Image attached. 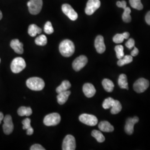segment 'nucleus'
<instances>
[{
	"label": "nucleus",
	"instance_id": "nucleus-12",
	"mask_svg": "<svg viewBox=\"0 0 150 150\" xmlns=\"http://www.w3.org/2000/svg\"><path fill=\"white\" fill-rule=\"evenodd\" d=\"M14 128L13 123L12 122V117L10 115H7L4 118V125H3V129L4 132L6 134H11L13 132Z\"/></svg>",
	"mask_w": 150,
	"mask_h": 150
},
{
	"label": "nucleus",
	"instance_id": "nucleus-4",
	"mask_svg": "<svg viewBox=\"0 0 150 150\" xmlns=\"http://www.w3.org/2000/svg\"><path fill=\"white\" fill-rule=\"evenodd\" d=\"M28 10L31 14L36 15L38 14L42 8V0H30L27 2Z\"/></svg>",
	"mask_w": 150,
	"mask_h": 150
},
{
	"label": "nucleus",
	"instance_id": "nucleus-18",
	"mask_svg": "<svg viewBox=\"0 0 150 150\" xmlns=\"http://www.w3.org/2000/svg\"><path fill=\"white\" fill-rule=\"evenodd\" d=\"M57 96V102L59 105H64L67 101L69 97L70 96L71 92L70 91H66L60 92L58 93Z\"/></svg>",
	"mask_w": 150,
	"mask_h": 150
},
{
	"label": "nucleus",
	"instance_id": "nucleus-3",
	"mask_svg": "<svg viewBox=\"0 0 150 150\" xmlns=\"http://www.w3.org/2000/svg\"><path fill=\"white\" fill-rule=\"evenodd\" d=\"M26 66V64L25 59L20 57H16L11 62V71L15 74H18L24 70Z\"/></svg>",
	"mask_w": 150,
	"mask_h": 150
},
{
	"label": "nucleus",
	"instance_id": "nucleus-31",
	"mask_svg": "<svg viewBox=\"0 0 150 150\" xmlns=\"http://www.w3.org/2000/svg\"><path fill=\"white\" fill-rule=\"evenodd\" d=\"M47 43V38L44 35H41L35 39V43L38 46H45Z\"/></svg>",
	"mask_w": 150,
	"mask_h": 150
},
{
	"label": "nucleus",
	"instance_id": "nucleus-28",
	"mask_svg": "<svg viewBox=\"0 0 150 150\" xmlns=\"http://www.w3.org/2000/svg\"><path fill=\"white\" fill-rule=\"evenodd\" d=\"M121 110H122V105L120 102L118 100H115V102L111 110V113L113 115L117 114L121 111Z\"/></svg>",
	"mask_w": 150,
	"mask_h": 150
},
{
	"label": "nucleus",
	"instance_id": "nucleus-9",
	"mask_svg": "<svg viewBox=\"0 0 150 150\" xmlns=\"http://www.w3.org/2000/svg\"><path fill=\"white\" fill-rule=\"evenodd\" d=\"M76 144L75 137L71 134L67 135L63 141L62 150H75Z\"/></svg>",
	"mask_w": 150,
	"mask_h": 150
},
{
	"label": "nucleus",
	"instance_id": "nucleus-15",
	"mask_svg": "<svg viewBox=\"0 0 150 150\" xmlns=\"http://www.w3.org/2000/svg\"><path fill=\"white\" fill-rule=\"evenodd\" d=\"M83 92L87 97L91 98L95 95L96 91L92 84L87 83L83 86Z\"/></svg>",
	"mask_w": 150,
	"mask_h": 150
},
{
	"label": "nucleus",
	"instance_id": "nucleus-30",
	"mask_svg": "<svg viewBox=\"0 0 150 150\" xmlns=\"http://www.w3.org/2000/svg\"><path fill=\"white\" fill-rule=\"evenodd\" d=\"M129 4L132 8L138 10H142L144 8L141 0H129Z\"/></svg>",
	"mask_w": 150,
	"mask_h": 150
},
{
	"label": "nucleus",
	"instance_id": "nucleus-5",
	"mask_svg": "<svg viewBox=\"0 0 150 150\" xmlns=\"http://www.w3.org/2000/svg\"><path fill=\"white\" fill-rule=\"evenodd\" d=\"M61 121V116L58 113H52L46 115L43 119V123L47 126H56Z\"/></svg>",
	"mask_w": 150,
	"mask_h": 150
},
{
	"label": "nucleus",
	"instance_id": "nucleus-19",
	"mask_svg": "<svg viewBox=\"0 0 150 150\" xmlns=\"http://www.w3.org/2000/svg\"><path fill=\"white\" fill-rule=\"evenodd\" d=\"M129 36V32H125L123 33H117L113 38V41L116 43H122L125 39H128Z\"/></svg>",
	"mask_w": 150,
	"mask_h": 150
},
{
	"label": "nucleus",
	"instance_id": "nucleus-21",
	"mask_svg": "<svg viewBox=\"0 0 150 150\" xmlns=\"http://www.w3.org/2000/svg\"><path fill=\"white\" fill-rule=\"evenodd\" d=\"M118 83L120 88L129 90L127 78L125 74H121L118 77Z\"/></svg>",
	"mask_w": 150,
	"mask_h": 150
},
{
	"label": "nucleus",
	"instance_id": "nucleus-20",
	"mask_svg": "<svg viewBox=\"0 0 150 150\" xmlns=\"http://www.w3.org/2000/svg\"><path fill=\"white\" fill-rule=\"evenodd\" d=\"M42 32V29L35 24H32L29 26L28 33L31 37H35L37 34H40Z\"/></svg>",
	"mask_w": 150,
	"mask_h": 150
},
{
	"label": "nucleus",
	"instance_id": "nucleus-41",
	"mask_svg": "<svg viewBox=\"0 0 150 150\" xmlns=\"http://www.w3.org/2000/svg\"><path fill=\"white\" fill-rule=\"evenodd\" d=\"M2 16H3V15H2V13L1 11H0V20L2 19Z\"/></svg>",
	"mask_w": 150,
	"mask_h": 150
},
{
	"label": "nucleus",
	"instance_id": "nucleus-22",
	"mask_svg": "<svg viewBox=\"0 0 150 150\" xmlns=\"http://www.w3.org/2000/svg\"><path fill=\"white\" fill-rule=\"evenodd\" d=\"M23 129H27V134L32 135L33 134V129L31 126V120L29 118H25L22 121Z\"/></svg>",
	"mask_w": 150,
	"mask_h": 150
},
{
	"label": "nucleus",
	"instance_id": "nucleus-10",
	"mask_svg": "<svg viewBox=\"0 0 150 150\" xmlns=\"http://www.w3.org/2000/svg\"><path fill=\"white\" fill-rule=\"evenodd\" d=\"M62 11L64 15L67 16L71 20L75 21L78 18L77 13L74 10L72 6L69 5L65 4L62 6Z\"/></svg>",
	"mask_w": 150,
	"mask_h": 150
},
{
	"label": "nucleus",
	"instance_id": "nucleus-16",
	"mask_svg": "<svg viewBox=\"0 0 150 150\" xmlns=\"http://www.w3.org/2000/svg\"><path fill=\"white\" fill-rule=\"evenodd\" d=\"M11 48L18 54H22L23 52V45L18 39H14L10 43Z\"/></svg>",
	"mask_w": 150,
	"mask_h": 150
},
{
	"label": "nucleus",
	"instance_id": "nucleus-32",
	"mask_svg": "<svg viewBox=\"0 0 150 150\" xmlns=\"http://www.w3.org/2000/svg\"><path fill=\"white\" fill-rule=\"evenodd\" d=\"M114 99H113L111 97H108L104 100V101L102 103V107L104 109H108L112 106L115 102Z\"/></svg>",
	"mask_w": 150,
	"mask_h": 150
},
{
	"label": "nucleus",
	"instance_id": "nucleus-13",
	"mask_svg": "<svg viewBox=\"0 0 150 150\" xmlns=\"http://www.w3.org/2000/svg\"><path fill=\"white\" fill-rule=\"evenodd\" d=\"M139 121V118L136 116L127 120L125 126V131L127 134H132L134 133V124L137 123Z\"/></svg>",
	"mask_w": 150,
	"mask_h": 150
},
{
	"label": "nucleus",
	"instance_id": "nucleus-38",
	"mask_svg": "<svg viewBox=\"0 0 150 150\" xmlns=\"http://www.w3.org/2000/svg\"><path fill=\"white\" fill-rule=\"evenodd\" d=\"M139 51L138 48L134 46V50L132 51L131 54V56L132 57H134V56H136L139 54Z\"/></svg>",
	"mask_w": 150,
	"mask_h": 150
},
{
	"label": "nucleus",
	"instance_id": "nucleus-7",
	"mask_svg": "<svg viewBox=\"0 0 150 150\" xmlns=\"http://www.w3.org/2000/svg\"><path fill=\"white\" fill-rule=\"evenodd\" d=\"M79 120L82 123L90 126H96L98 123V119L95 116L87 113L81 115Z\"/></svg>",
	"mask_w": 150,
	"mask_h": 150
},
{
	"label": "nucleus",
	"instance_id": "nucleus-24",
	"mask_svg": "<svg viewBox=\"0 0 150 150\" xmlns=\"http://www.w3.org/2000/svg\"><path fill=\"white\" fill-rule=\"evenodd\" d=\"M102 86L104 89L108 92H111L114 88V84L112 81L105 79L102 82Z\"/></svg>",
	"mask_w": 150,
	"mask_h": 150
},
{
	"label": "nucleus",
	"instance_id": "nucleus-26",
	"mask_svg": "<svg viewBox=\"0 0 150 150\" xmlns=\"http://www.w3.org/2000/svg\"><path fill=\"white\" fill-rule=\"evenodd\" d=\"M71 86L70 82L69 81H64L62 83L56 88V92L57 93L60 92L67 91Z\"/></svg>",
	"mask_w": 150,
	"mask_h": 150
},
{
	"label": "nucleus",
	"instance_id": "nucleus-34",
	"mask_svg": "<svg viewBox=\"0 0 150 150\" xmlns=\"http://www.w3.org/2000/svg\"><path fill=\"white\" fill-rule=\"evenodd\" d=\"M44 31L48 35L52 34L54 32V28L51 22L47 21L45 23L44 26Z\"/></svg>",
	"mask_w": 150,
	"mask_h": 150
},
{
	"label": "nucleus",
	"instance_id": "nucleus-25",
	"mask_svg": "<svg viewBox=\"0 0 150 150\" xmlns=\"http://www.w3.org/2000/svg\"><path fill=\"white\" fill-rule=\"evenodd\" d=\"M133 61V57L131 55L124 56L122 58L118 59L117 64L118 66H123L125 64H129Z\"/></svg>",
	"mask_w": 150,
	"mask_h": 150
},
{
	"label": "nucleus",
	"instance_id": "nucleus-2",
	"mask_svg": "<svg viewBox=\"0 0 150 150\" xmlns=\"http://www.w3.org/2000/svg\"><path fill=\"white\" fill-rule=\"evenodd\" d=\"M26 85L28 88L33 91H41L44 88L45 83L42 79L33 77L27 80Z\"/></svg>",
	"mask_w": 150,
	"mask_h": 150
},
{
	"label": "nucleus",
	"instance_id": "nucleus-11",
	"mask_svg": "<svg viewBox=\"0 0 150 150\" xmlns=\"http://www.w3.org/2000/svg\"><path fill=\"white\" fill-rule=\"evenodd\" d=\"M87 62L88 59L87 57L84 55H81L74 61L72 63L73 69L76 71H79L86 66Z\"/></svg>",
	"mask_w": 150,
	"mask_h": 150
},
{
	"label": "nucleus",
	"instance_id": "nucleus-33",
	"mask_svg": "<svg viewBox=\"0 0 150 150\" xmlns=\"http://www.w3.org/2000/svg\"><path fill=\"white\" fill-rule=\"evenodd\" d=\"M115 50L116 51V56L117 58L118 59H120L121 58H122L123 56H125L124 54V48H123V46L122 45H117L115 47Z\"/></svg>",
	"mask_w": 150,
	"mask_h": 150
},
{
	"label": "nucleus",
	"instance_id": "nucleus-17",
	"mask_svg": "<svg viewBox=\"0 0 150 150\" xmlns=\"http://www.w3.org/2000/svg\"><path fill=\"white\" fill-rule=\"evenodd\" d=\"M98 128L103 132H111L114 130V127L112 125L106 121H101L98 125Z\"/></svg>",
	"mask_w": 150,
	"mask_h": 150
},
{
	"label": "nucleus",
	"instance_id": "nucleus-8",
	"mask_svg": "<svg viewBox=\"0 0 150 150\" xmlns=\"http://www.w3.org/2000/svg\"><path fill=\"white\" fill-rule=\"evenodd\" d=\"M101 6L100 0H88L86 4L85 13L87 15H91L94 13Z\"/></svg>",
	"mask_w": 150,
	"mask_h": 150
},
{
	"label": "nucleus",
	"instance_id": "nucleus-14",
	"mask_svg": "<svg viewBox=\"0 0 150 150\" xmlns=\"http://www.w3.org/2000/svg\"><path fill=\"white\" fill-rule=\"evenodd\" d=\"M95 47L98 54H103L106 50V46L104 42V38L102 36L98 35L95 41Z\"/></svg>",
	"mask_w": 150,
	"mask_h": 150
},
{
	"label": "nucleus",
	"instance_id": "nucleus-27",
	"mask_svg": "<svg viewBox=\"0 0 150 150\" xmlns=\"http://www.w3.org/2000/svg\"><path fill=\"white\" fill-rule=\"evenodd\" d=\"M91 135L95 138L97 142L101 143L105 141V138L104 137V136L103 135L101 132H100V131L98 130H93L92 131V133H91Z\"/></svg>",
	"mask_w": 150,
	"mask_h": 150
},
{
	"label": "nucleus",
	"instance_id": "nucleus-29",
	"mask_svg": "<svg viewBox=\"0 0 150 150\" xmlns=\"http://www.w3.org/2000/svg\"><path fill=\"white\" fill-rule=\"evenodd\" d=\"M131 9L130 8L126 7L124 9V12L122 14V20L126 23H129L131 21V17L130 15Z\"/></svg>",
	"mask_w": 150,
	"mask_h": 150
},
{
	"label": "nucleus",
	"instance_id": "nucleus-6",
	"mask_svg": "<svg viewBox=\"0 0 150 150\" xmlns=\"http://www.w3.org/2000/svg\"><path fill=\"white\" fill-rule=\"evenodd\" d=\"M149 81L144 78H141L136 81L134 84V89L137 93H142L149 87Z\"/></svg>",
	"mask_w": 150,
	"mask_h": 150
},
{
	"label": "nucleus",
	"instance_id": "nucleus-40",
	"mask_svg": "<svg viewBox=\"0 0 150 150\" xmlns=\"http://www.w3.org/2000/svg\"><path fill=\"white\" fill-rule=\"evenodd\" d=\"M4 114L2 112H0V124L1 123V122L4 120Z\"/></svg>",
	"mask_w": 150,
	"mask_h": 150
},
{
	"label": "nucleus",
	"instance_id": "nucleus-39",
	"mask_svg": "<svg viewBox=\"0 0 150 150\" xmlns=\"http://www.w3.org/2000/svg\"><path fill=\"white\" fill-rule=\"evenodd\" d=\"M145 21L148 25H150V11L148 12L145 16Z\"/></svg>",
	"mask_w": 150,
	"mask_h": 150
},
{
	"label": "nucleus",
	"instance_id": "nucleus-23",
	"mask_svg": "<svg viewBox=\"0 0 150 150\" xmlns=\"http://www.w3.org/2000/svg\"><path fill=\"white\" fill-rule=\"evenodd\" d=\"M18 115L20 116H29L32 113V109L30 107H26L25 106L20 107L17 111Z\"/></svg>",
	"mask_w": 150,
	"mask_h": 150
},
{
	"label": "nucleus",
	"instance_id": "nucleus-36",
	"mask_svg": "<svg viewBox=\"0 0 150 150\" xmlns=\"http://www.w3.org/2000/svg\"><path fill=\"white\" fill-rule=\"evenodd\" d=\"M116 5L120 8H122L125 9L127 7V3L125 1H117L116 3Z\"/></svg>",
	"mask_w": 150,
	"mask_h": 150
},
{
	"label": "nucleus",
	"instance_id": "nucleus-37",
	"mask_svg": "<svg viewBox=\"0 0 150 150\" xmlns=\"http://www.w3.org/2000/svg\"><path fill=\"white\" fill-rule=\"evenodd\" d=\"M31 150H45V149H44L43 147L40 144H35L32 145V146L30 148Z\"/></svg>",
	"mask_w": 150,
	"mask_h": 150
},
{
	"label": "nucleus",
	"instance_id": "nucleus-35",
	"mask_svg": "<svg viewBox=\"0 0 150 150\" xmlns=\"http://www.w3.org/2000/svg\"><path fill=\"white\" fill-rule=\"evenodd\" d=\"M134 43H135V42H134V40L133 38H129L128 40V41L126 42L125 45L127 48L129 49V50H131L134 47Z\"/></svg>",
	"mask_w": 150,
	"mask_h": 150
},
{
	"label": "nucleus",
	"instance_id": "nucleus-1",
	"mask_svg": "<svg viewBox=\"0 0 150 150\" xmlns=\"http://www.w3.org/2000/svg\"><path fill=\"white\" fill-rule=\"evenodd\" d=\"M59 50L63 56L66 57H70L75 52L74 43L69 40H64L59 44Z\"/></svg>",
	"mask_w": 150,
	"mask_h": 150
},
{
	"label": "nucleus",
	"instance_id": "nucleus-42",
	"mask_svg": "<svg viewBox=\"0 0 150 150\" xmlns=\"http://www.w3.org/2000/svg\"><path fill=\"white\" fill-rule=\"evenodd\" d=\"M0 62H1V59H0Z\"/></svg>",
	"mask_w": 150,
	"mask_h": 150
}]
</instances>
